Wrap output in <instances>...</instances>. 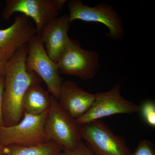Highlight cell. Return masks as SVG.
Masks as SVG:
<instances>
[{
  "instance_id": "1",
  "label": "cell",
  "mask_w": 155,
  "mask_h": 155,
  "mask_svg": "<svg viewBox=\"0 0 155 155\" xmlns=\"http://www.w3.org/2000/svg\"><path fill=\"white\" fill-rule=\"evenodd\" d=\"M28 44L21 48L6 63L3 94V114L5 126L18 123L24 115L22 101L28 88L42 80L26 67Z\"/></svg>"
},
{
  "instance_id": "2",
  "label": "cell",
  "mask_w": 155,
  "mask_h": 155,
  "mask_svg": "<svg viewBox=\"0 0 155 155\" xmlns=\"http://www.w3.org/2000/svg\"><path fill=\"white\" fill-rule=\"evenodd\" d=\"M67 5L71 23L74 20H80L103 24L109 30L107 37L113 40H122L125 36V27L122 18L112 5L101 3L94 7H90L84 5L81 0H71Z\"/></svg>"
},
{
  "instance_id": "3",
  "label": "cell",
  "mask_w": 155,
  "mask_h": 155,
  "mask_svg": "<svg viewBox=\"0 0 155 155\" xmlns=\"http://www.w3.org/2000/svg\"><path fill=\"white\" fill-rule=\"evenodd\" d=\"M45 130L49 140L58 143L63 151L74 149L82 141L79 125L75 119L61 107L58 100L52 95Z\"/></svg>"
},
{
  "instance_id": "4",
  "label": "cell",
  "mask_w": 155,
  "mask_h": 155,
  "mask_svg": "<svg viewBox=\"0 0 155 155\" xmlns=\"http://www.w3.org/2000/svg\"><path fill=\"white\" fill-rule=\"evenodd\" d=\"M56 64L61 75L86 81L94 78L98 71L100 56L96 51L83 48L78 41L70 38Z\"/></svg>"
},
{
  "instance_id": "5",
  "label": "cell",
  "mask_w": 155,
  "mask_h": 155,
  "mask_svg": "<svg viewBox=\"0 0 155 155\" xmlns=\"http://www.w3.org/2000/svg\"><path fill=\"white\" fill-rule=\"evenodd\" d=\"M48 111L38 115L24 114L16 125L0 126V140L3 145L31 146L50 141L45 130Z\"/></svg>"
},
{
  "instance_id": "6",
  "label": "cell",
  "mask_w": 155,
  "mask_h": 155,
  "mask_svg": "<svg viewBox=\"0 0 155 155\" xmlns=\"http://www.w3.org/2000/svg\"><path fill=\"white\" fill-rule=\"evenodd\" d=\"M26 67L47 86L50 94L59 98L62 81L57 64L48 55L41 37L37 34L28 44Z\"/></svg>"
},
{
  "instance_id": "7",
  "label": "cell",
  "mask_w": 155,
  "mask_h": 155,
  "mask_svg": "<svg viewBox=\"0 0 155 155\" xmlns=\"http://www.w3.org/2000/svg\"><path fill=\"white\" fill-rule=\"evenodd\" d=\"M121 88L120 84L117 83L110 90L96 93L91 107L83 116L75 119L76 123L81 125L113 115L139 113L140 106L123 97Z\"/></svg>"
},
{
  "instance_id": "8",
  "label": "cell",
  "mask_w": 155,
  "mask_h": 155,
  "mask_svg": "<svg viewBox=\"0 0 155 155\" xmlns=\"http://www.w3.org/2000/svg\"><path fill=\"white\" fill-rule=\"evenodd\" d=\"M79 131L95 155H131L125 140L100 120L79 125Z\"/></svg>"
},
{
  "instance_id": "9",
  "label": "cell",
  "mask_w": 155,
  "mask_h": 155,
  "mask_svg": "<svg viewBox=\"0 0 155 155\" xmlns=\"http://www.w3.org/2000/svg\"><path fill=\"white\" fill-rule=\"evenodd\" d=\"M67 0H7L2 16L8 20L16 13H21L35 23L37 35L50 21L58 17Z\"/></svg>"
},
{
  "instance_id": "10",
  "label": "cell",
  "mask_w": 155,
  "mask_h": 155,
  "mask_svg": "<svg viewBox=\"0 0 155 155\" xmlns=\"http://www.w3.org/2000/svg\"><path fill=\"white\" fill-rule=\"evenodd\" d=\"M37 34L30 18L23 14L17 16L12 25L0 29V61L8 62Z\"/></svg>"
},
{
  "instance_id": "11",
  "label": "cell",
  "mask_w": 155,
  "mask_h": 155,
  "mask_svg": "<svg viewBox=\"0 0 155 155\" xmlns=\"http://www.w3.org/2000/svg\"><path fill=\"white\" fill-rule=\"evenodd\" d=\"M71 24L69 14H64L50 21L39 35L48 55L56 64L70 40L68 30Z\"/></svg>"
},
{
  "instance_id": "12",
  "label": "cell",
  "mask_w": 155,
  "mask_h": 155,
  "mask_svg": "<svg viewBox=\"0 0 155 155\" xmlns=\"http://www.w3.org/2000/svg\"><path fill=\"white\" fill-rule=\"evenodd\" d=\"M95 94L81 88L74 81H63L58 100L61 107L75 119L89 110L95 100Z\"/></svg>"
},
{
  "instance_id": "13",
  "label": "cell",
  "mask_w": 155,
  "mask_h": 155,
  "mask_svg": "<svg viewBox=\"0 0 155 155\" xmlns=\"http://www.w3.org/2000/svg\"><path fill=\"white\" fill-rule=\"evenodd\" d=\"M51 95L45 91L40 83H35L28 88L22 101L24 114L40 115L48 110Z\"/></svg>"
},
{
  "instance_id": "14",
  "label": "cell",
  "mask_w": 155,
  "mask_h": 155,
  "mask_svg": "<svg viewBox=\"0 0 155 155\" xmlns=\"http://www.w3.org/2000/svg\"><path fill=\"white\" fill-rule=\"evenodd\" d=\"M63 151L58 143L50 140L33 145L5 147L3 155H59Z\"/></svg>"
},
{
  "instance_id": "15",
  "label": "cell",
  "mask_w": 155,
  "mask_h": 155,
  "mask_svg": "<svg viewBox=\"0 0 155 155\" xmlns=\"http://www.w3.org/2000/svg\"><path fill=\"white\" fill-rule=\"evenodd\" d=\"M139 113L142 119L150 127H155V103L153 101L147 100L140 106Z\"/></svg>"
},
{
  "instance_id": "16",
  "label": "cell",
  "mask_w": 155,
  "mask_h": 155,
  "mask_svg": "<svg viewBox=\"0 0 155 155\" xmlns=\"http://www.w3.org/2000/svg\"><path fill=\"white\" fill-rule=\"evenodd\" d=\"M131 155H155L153 144L147 140H142Z\"/></svg>"
},
{
  "instance_id": "17",
  "label": "cell",
  "mask_w": 155,
  "mask_h": 155,
  "mask_svg": "<svg viewBox=\"0 0 155 155\" xmlns=\"http://www.w3.org/2000/svg\"><path fill=\"white\" fill-rule=\"evenodd\" d=\"M59 155H95L88 146L81 141L75 149L63 151Z\"/></svg>"
},
{
  "instance_id": "18",
  "label": "cell",
  "mask_w": 155,
  "mask_h": 155,
  "mask_svg": "<svg viewBox=\"0 0 155 155\" xmlns=\"http://www.w3.org/2000/svg\"><path fill=\"white\" fill-rule=\"evenodd\" d=\"M4 77L0 78V126H5L3 114V94L5 84Z\"/></svg>"
},
{
  "instance_id": "19",
  "label": "cell",
  "mask_w": 155,
  "mask_h": 155,
  "mask_svg": "<svg viewBox=\"0 0 155 155\" xmlns=\"http://www.w3.org/2000/svg\"><path fill=\"white\" fill-rule=\"evenodd\" d=\"M7 62L0 61V78L5 76Z\"/></svg>"
},
{
  "instance_id": "20",
  "label": "cell",
  "mask_w": 155,
  "mask_h": 155,
  "mask_svg": "<svg viewBox=\"0 0 155 155\" xmlns=\"http://www.w3.org/2000/svg\"><path fill=\"white\" fill-rule=\"evenodd\" d=\"M5 147L3 145L2 143L0 140V155H4V150H5Z\"/></svg>"
}]
</instances>
